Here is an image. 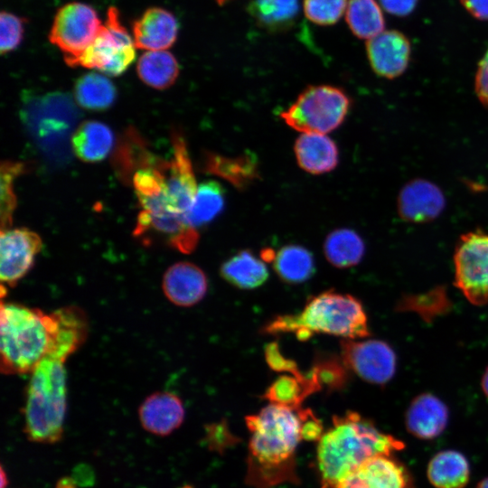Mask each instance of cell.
<instances>
[{
    "label": "cell",
    "instance_id": "obj_41",
    "mask_svg": "<svg viewBox=\"0 0 488 488\" xmlns=\"http://www.w3.org/2000/svg\"><path fill=\"white\" fill-rule=\"evenodd\" d=\"M418 2V0H380L385 11L397 16L409 14L417 6Z\"/></svg>",
    "mask_w": 488,
    "mask_h": 488
},
{
    "label": "cell",
    "instance_id": "obj_32",
    "mask_svg": "<svg viewBox=\"0 0 488 488\" xmlns=\"http://www.w3.org/2000/svg\"><path fill=\"white\" fill-rule=\"evenodd\" d=\"M78 104L89 110H105L115 101L116 88L105 76L89 72L80 77L74 87Z\"/></svg>",
    "mask_w": 488,
    "mask_h": 488
},
{
    "label": "cell",
    "instance_id": "obj_20",
    "mask_svg": "<svg viewBox=\"0 0 488 488\" xmlns=\"http://www.w3.org/2000/svg\"><path fill=\"white\" fill-rule=\"evenodd\" d=\"M448 422V408L436 396L422 393L413 399L405 416L408 431L419 439L437 437Z\"/></svg>",
    "mask_w": 488,
    "mask_h": 488
},
{
    "label": "cell",
    "instance_id": "obj_4",
    "mask_svg": "<svg viewBox=\"0 0 488 488\" xmlns=\"http://www.w3.org/2000/svg\"><path fill=\"white\" fill-rule=\"evenodd\" d=\"M261 333L270 335L291 333L300 341H306L314 333L349 340L371 335L367 314L361 301L352 295L333 290L312 296L297 314L274 317L262 327Z\"/></svg>",
    "mask_w": 488,
    "mask_h": 488
},
{
    "label": "cell",
    "instance_id": "obj_30",
    "mask_svg": "<svg viewBox=\"0 0 488 488\" xmlns=\"http://www.w3.org/2000/svg\"><path fill=\"white\" fill-rule=\"evenodd\" d=\"M315 392L317 389L307 373L303 378L281 375L267 388L263 398L270 403L298 410L303 401Z\"/></svg>",
    "mask_w": 488,
    "mask_h": 488
},
{
    "label": "cell",
    "instance_id": "obj_17",
    "mask_svg": "<svg viewBox=\"0 0 488 488\" xmlns=\"http://www.w3.org/2000/svg\"><path fill=\"white\" fill-rule=\"evenodd\" d=\"M162 288L166 298L177 306L189 307L206 295L205 273L192 262L181 261L170 266L164 274Z\"/></svg>",
    "mask_w": 488,
    "mask_h": 488
},
{
    "label": "cell",
    "instance_id": "obj_9",
    "mask_svg": "<svg viewBox=\"0 0 488 488\" xmlns=\"http://www.w3.org/2000/svg\"><path fill=\"white\" fill-rule=\"evenodd\" d=\"M455 285L474 305L488 304V233L463 234L455 249Z\"/></svg>",
    "mask_w": 488,
    "mask_h": 488
},
{
    "label": "cell",
    "instance_id": "obj_7",
    "mask_svg": "<svg viewBox=\"0 0 488 488\" xmlns=\"http://www.w3.org/2000/svg\"><path fill=\"white\" fill-rule=\"evenodd\" d=\"M351 106L350 97L338 87L309 86L280 117L287 126L302 134L324 135L343 124Z\"/></svg>",
    "mask_w": 488,
    "mask_h": 488
},
{
    "label": "cell",
    "instance_id": "obj_15",
    "mask_svg": "<svg viewBox=\"0 0 488 488\" xmlns=\"http://www.w3.org/2000/svg\"><path fill=\"white\" fill-rule=\"evenodd\" d=\"M366 52L373 71L380 77L392 80L407 70L411 46L402 33L384 30L366 42Z\"/></svg>",
    "mask_w": 488,
    "mask_h": 488
},
{
    "label": "cell",
    "instance_id": "obj_34",
    "mask_svg": "<svg viewBox=\"0 0 488 488\" xmlns=\"http://www.w3.org/2000/svg\"><path fill=\"white\" fill-rule=\"evenodd\" d=\"M307 374L318 391L340 390L349 380V370L342 357L330 352H318Z\"/></svg>",
    "mask_w": 488,
    "mask_h": 488
},
{
    "label": "cell",
    "instance_id": "obj_45",
    "mask_svg": "<svg viewBox=\"0 0 488 488\" xmlns=\"http://www.w3.org/2000/svg\"><path fill=\"white\" fill-rule=\"evenodd\" d=\"M481 387L485 397L488 399V367L485 369L483 374L481 380Z\"/></svg>",
    "mask_w": 488,
    "mask_h": 488
},
{
    "label": "cell",
    "instance_id": "obj_47",
    "mask_svg": "<svg viewBox=\"0 0 488 488\" xmlns=\"http://www.w3.org/2000/svg\"><path fill=\"white\" fill-rule=\"evenodd\" d=\"M476 488H488V477L482 480L476 486Z\"/></svg>",
    "mask_w": 488,
    "mask_h": 488
},
{
    "label": "cell",
    "instance_id": "obj_23",
    "mask_svg": "<svg viewBox=\"0 0 488 488\" xmlns=\"http://www.w3.org/2000/svg\"><path fill=\"white\" fill-rule=\"evenodd\" d=\"M71 147L75 155L83 162L96 163L110 152L114 136L104 123L88 120L82 122L71 136Z\"/></svg>",
    "mask_w": 488,
    "mask_h": 488
},
{
    "label": "cell",
    "instance_id": "obj_2",
    "mask_svg": "<svg viewBox=\"0 0 488 488\" xmlns=\"http://www.w3.org/2000/svg\"><path fill=\"white\" fill-rule=\"evenodd\" d=\"M405 444L381 432L371 420L354 411L333 417V426L318 441L317 469L322 488L337 483L371 457L391 455Z\"/></svg>",
    "mask_w": 488,
    "mask_h": 488
},
{
    "label": "cell",
    "instance_id": "obj_39",
    "mask_svg": "<svg viewBox=\"0 0 488 488\" xmlns=\"http://www.w3.org/2000/svg\"><path fill=\"white\" fill-rule=\"evenodd\" d=\"M301 422V438L306 441H319L324 435L322 421L309 408L297 410Z\"/></svg>",
    "mask_w": 488,
    "mask_h": 488
},
{
    "label": "cell",
    "instance_id": "obj_12",
    "mask_svg": "<svg viewBox=\"0 0 488 488\" xmlns=\"http://www.w3.org/2000/svg\"><path fill=\"white\" fill-rule=\"evenodd\" d=\"M341 357L349 371L372 384H386L396 372V354L380 340L343 339L341 341Z\"/></svg>",
    "mask_w": 488,
    "mask_h": 488
},
{
    "label": "cell",
    "instance_id": "obj_5",
    "mask_svg": "<svg viewBox=\"0 0 488 488\" xmlns=\"http://www.w3.org/2000/svg\"><path fill=\"white\" fill-rule=\"evenodd\" d=\"M66 361L48 355L31 372L23 408V432L31 442L56 444L63 436L67 408Z\"/></svg>",
    "mask_w": 488,
    "mask_h": 488
},
{
    "label": "cell",
    "instance_id": "obj_10",
    "mask_svg": "<svg viewBox=\"0 0 488 488\" xmlns=\"http://www.w3.org/2000/svg\"><path fill=\"white\" fill-rule=\"evenodd\" d=\"M172 145L173 158L167 170L161 199L162 213L170 222L189 225L187 216L198 187L185 139L178 131L172 133Z\"/></svg>",
    "mask_w": 488,
    "mask_h": 488
},
{
    "label": "cell",
    "instance_id": "obj_33",
    "mask_svg": "<svg viewBox=\"0 0 488 488\" xmlns=\"http://www.w3.org/2000/svg\"><path fill=\"white\" fill-rule=\"evenodd\" d=\"M224 205L225 192L222 186L212 180L203 182L197 188L187 222L191 227L198 229L213 221L223 211Z\"/></svg>",
    "mask_w": 488,
    "mask_h": 488
},
{
    "label": "cell",
    "instance_id": "obj_21",
    "mask_svg": "<svg viewBox=\"0 0 488 488\" xmlns=\"http://www.w3.org/2000/svg\"><path fill=\"white\" fill-rule=\"evenodd\" d=\"M202 170L224 179L238 190H245L259 177L258 162L251 153L226 156L207 152L202 158Z\"/></svg>",
    "mask_w": 488,
    "mask_h": 488
},
{
    "label": "cell",
    "instance_id": "obj_22",
    "mask_svg": "<svg viewBox=\"0 0 488 488\" xmlns=\"http://www.w3.org/2000/svg\"><path fill=\"white\" fill-rule=\"evenodd\" d=\"M294 151L298 165L312 174L331 172L339 162L338 147L325 135L303 133L296 140Z\"/></svg>",
    "mask_w": 488,
    "mask_h": 488
},
{
    "label": "cell",
    "instance_id": "obj_43",
    "mask_svg": "<svg viewBox=\"0 0 488 488\" xmlns=\"http://www.w3.org/2000/svg\"><path fill=\"white\" fill-rule=\"evenodd\" d=\"M72 477V476H71ZM74 481L79 482L80 484L89 485V482H93V474L86 465H80L74 470L73 477Z\"/></svg>",
    "mask_w": 488,
    "mask_h": 488
},
{
    "label": "cell",
    "instance_id": "obj_35",
    "mask_svg": "<svg viewBox=\"0 0 488 488\" xmlns=\"http://www.w3.org/2000/svg\"><path fill=\"white\" fill-rule=\"evenodd\" d=\"M25 170L23 163L4 162L1 164V230L9 229L16 205L14 179Z\"/></svg>",
    "mask_w": 488,
    "mask_h": 488
},
{
    "label": "cell",
    "instance_id": "obj_19",
    "mask_svg": "<svg viewBox=\"0 0 488 488\" xmlns=\"http://www.w3.org/2000/svg\"><path fill=\"white\" fill-rule=\"evenodd\" d=\"M178 23L172 13L151 7L133 23L134 44L138 49L165 51L177 37Z\"/></svg>",
    "mask_w": 488,
    "mask_h": 488
},
{
    "label": "cell",
    "instance_id": "obj_26",
    "mask_svg": "<svg viewBox=\"0 0 488 488\" xmlns=\"http://www.w3.org/2000/svg\"><path fill=\"white\" fill-rule=\"evenodd\" d=\"M298 11V0H251L248 5V12L255 23L269 32L289 29Z\"/></svg>",
    "mask_w": 488,
    "mask_h": 488
},
{
    "label": "cell",
    "instance_id": "obj_40",
    "mask_svg": "<svg viewBox=\"0 0 488 488\" xmlns=\"http://www.w3.org/2000/svg\"><path fill=\"white\" fill-rule=\"evenodd\" d=\"M474 90L481 103L488 107V50L478 63Z\"/></svg>",
    "mask_w": 488,
    "mask_h": 488
},
{
    "label": "cell",
    "instance_id": "obj_18",
    "mask_svg": "<svg viewBox=\"0 0 488 488\" xmlns=\"http://www.w3.org/2000/svg\"><path fill=\"white\" fill-rule=\"evenodd\" d=\"M140 423L145 430L165 436L183 422L185 412L181 399L169 391L152 393L138 408Z\"/></svg>",
    "mask_w": 488,
    "mask_h": 488
},
{
    "label": "cell",
    "instance_id": "obj_14",
    "mask_svg": "<svg viewBox=\"0 0 488 488\" xmlns=\"http://www.w3.org/2000/svg\"><path fill=\"white\" fill-rule=\"evenodd\" d=\"M334 488H412V481L400 462L380 455L362 463Z\"/></svg>",
    "mask_w": 488,
    "mask_h": 488
},
{
    "label": "cell",
    "instance_id": "obj_29",
    "mask_svg": "<svg viewBox=\"0 0 488 488\" xmlns=\"http://www.w3.org/2000/svg\"><path fill=\"white\" fill-rule=\"evenodd\" d=\"M137 74L146 85L164 89L174 84L179 74L174 56L166 51H148L137 62Z\"/></svg>",
    "mask_w": 488,
    "mask_h": 488
},
{
    "label": "cell",
    "instance_id": "obj_6",
    "mask_svg": "<svg viewBox=\"0 0 488 488\" xmlns=\"http://www.w3.org/2000/svg\"><path fill=\"white\" fill-rule=\"evenodd\" d=\"M23 119L36 145L52 160L69 157V139L79 114L69 96L49 93L31 101Z\"/></svg>",
    "mask_w": 488,
    "mask_h": 488
},
{
    "label": "cell",
    "instance_id": "obj_38",
    "mask_svg": "<svg viewBox=\"0 0 488 488\" xmlns=\"http://www.w3.org/2000/svg\"><path fill=\"white\" fill-rule=\"evenodd\" d=\"M264 354L268 367L274 371L287 372L299 378L305 376V373L299 370L294 360L283 355L277 343L272 342L267 343L265 347Z\"/></svg>",
    "mask_w": 488,
    "mask_h": 488
},
{
    "label": "cell",
    "instance_id": "obj_31",
    "mask_svg": "<svg viewBox=\"0 0 488 488\" xmlns=\"http://www.w3.org/2000/svg\"><path fill=\"white\" fill-rule=\"evenodd\" d=\"M345 13L349 28L360 39L368 41L384 31L383 14L376 0H349Z\"/></svg>",
    "mask_w": 488,
    "mask_h": 488
},
{
    "label": "cell",
    "instance_id": "obj_13",
    "mask_svg": "<svg viewBox=\"0 0 488 488\" xmlns=\"http://www.w3.org/2000/svg\"><path fill=\"white\" fill-rule=\"evenodd\" d=\"M42 240L26 228L1 230L0 278L2 286H14L33 267Z\"/></svg>",
    "mask_w": 488,
    "mask_h": 488
},
{
    "label": "cell",
    "instance_id": "obj_1",
    "mask_svg": "<svg viewBox=\"0 0 488 488\" xmlns=\"http://www.w3.org/2000/svg\"><path fill=\"white\" fill-rule=\"evenodd\" d=\"M245 419L251 434L248 482L264 488L296 481L295 453L302 439L297 410L270 403Z\"/></svg>",
    "mask_w": 488,
    "mask_h": 488
},
{
    "label": "cell",
    "instance_id": "obj_25",
    "mask_svg": "<svg viewBox=\"0 0 488 488\" xmlns=\"http://www.w3.org/2000/svg\"><path fill=\"white\" fill-rule=\"evenodd\" d=\"M427 474L436 488H464L469 481L470 466L463 454L445 450L429 461Z\"/></svg>",
    "mask_w": 488,
    "mask_h": 488
},
{
    "label": "cell",
    "instance_id": "obj_49",
    "mask_svg": "<svg viewBox=\"0 0 488 488\" xmlns=\"http://www.w3.org/2000/svg\"><path fill=\"white\" fill-rule=\"evenodd\" d=\"M183 488H190V487H183Z\"/></svg>",
    "mask_w": 488,
    "mask_h": 488
},
{
    "label": "cell",
    "instance_id": "obj_16",
    "mask_svg": "<svg viewBox=\"0 0 488 488\" xmlns=\"http://www.w3.org/2000/svg\"><path fill=\"white\" fill-rule=\"evenodd\" d=\"M399 217L413 223H425L436 219L446 206L441 189L425 179L407 183L398 196Z\"/></svg>",
    "mask_w": 488,
    "mask_h": 488
},
{
    "label": "cell",
    "instance_id": "obj_42",
    "mask_svg": "<svg viewBox=\"0 0 488 488\" xmlns=\"http://www.w3.org/2000/svg\"><path fill=\"white\" fill-rule=\"evenodd\" d=\"M465 9L474 18L488 20V0H460Z\"/></svg>",
    "mask_w": 488,
    "mask_h": 488
},
{
    "label": "cell",
    "instance_id": "obj_24",
    "mask_svg": "<svg viewBox=\"0 0 488 488\" xmlns=\"http://www.w3.org/2000/svg\"><path fill=\"white\" fill-rule=\"evenodd\" d=\"M220 272L223 279L239 289L258 287L268 277L264 261L248 249L240 250L226 259Z\"/></svg>",
    "mask_w": 488,
    "mask_h": 488
},
{
    "label": "cell",
    "instance_id": "obj_46",
    "mask_svg": "<svg viewBox=\"0 0 488 488\" xmlns=\"http://www.w3.org/2000/svg\"><path fill=\"white\" fill-rule=\"evenodd\" d=\"M1 479H2V483H1V488H5L8 481L6 480L5 478V473L4 471V468L3 466H1Z\"/></svg>",
    "mask_w": 488,
    "mask_h": 488
},
{
    "label": "cell",
    "instance_id": "obj_27",
    "mask_svg": "<svg viewBox=\"0 0 488 488\" xmlns=\"http://www.w3.org/2000/svg\"><path fill=\"white\" fill-rule=\"evenodd\" d=\"M272 264L278 277L291 285L305 282L315 271L313 254L300 245L282 247L276 253Z\"/></svg>",
    "mask_w": 488,
    "mask_h": 488
},
{
    "label": "cell",
    "instance_id": "obj_8",
    "mask_svg": "<svg viewBox=\"0 0 488 488\" xmlns=\"http://www.w3.org/2000/svg\"><path fill=\"white\" fill-rule=\"evenodd\" d=\"M135 44L121 23L118 11L111 6L92 43L69 65L97 69L109 76H119L136 58Z\"/></svg>",
    "mask_w": 488,
    "mask_h": 488
},
{
    "label": "cell",
    "instance_id": "obj_44",
    "mask_svg": "<svg viewBox=\"0 0 488 488\" xmlns=\"http://www.w3.org/2000/svg\"><path fill=\"white\" fill-rule=\"evenodd\" d=\"M56 488H77V486L72 477H63L58 481Z\"/></svg>",
    "mask_w": 488,
    "mask_h": 488
},
{
    "label": "cell",
    "instance_id": "obj_48",
    "mask_svg": "<svg viewBox=\"0 0 488 488\" xmlns=\"http://www.w3.org/2000/svg\"><path fill=\"white\" fill-rule=\"evenodd\" d=\"M219 5H223L229 0H216Z\"/></svg>",
    "mask_w": 488,
    "mask_h": 488
},
{
    "label": "cell",
    "instance_id": "obj_3",
    "mask_svg": "<svg viewBox=\"0 0 488 488\" xmlns=\"http://www.w3.org/2000/svg\"><path fill=\"white\" fill-rule=\"evenodd\" d=\"M0 316L2 373H31L56 348L61 330L59 311L46 314L2 299Z\"/></svg>",
    "mask_w": 488,
    "mask_h": 488
},
{
    "label": "cell",
    "instance_id": "obj_37",
    "mask_svg": "<svg viewBox=\"0 0 488 488\" xmlns=\"http://www.w3.org/2000/svg\"><path fill=\"white\" fill-rule=\"evenodd\" d=\"M0 52L5 54L14 50L21 42L23 33V19L3 11L0 16Z\"/></svg>",
    "mask_w": 488,
    "mask_h": 488
},
{
    "label": "cell",
    "instance_id": "obj_28",
    "mask_svg": "<svg viewBox=\"0 0 488 488\" xmlns=\"http://www.w3.org/2000/svg\"><path fill=\"white\" fill-rule=\"evenodd\" d=\"M326 259L334 267L346 268L359 264L365 252L361 236L351 229H336L330 232L324 243Z\"/></svg>",
    "mask_w": 488,
    "mask_h": 488
},
{
    "label": "cell",
    "instance_id": "obj_11",
    "mask_svg": "<svg viewBox=\"0 0 488 488\" xmlns=\"http://www.w3.org/2000/svg\"><path fill=\"white\" fill-rule=\"evenodd\" d=\"M102 25L92 6L69 3L57 11L49 40L63 52L69 65L92 43Z\"/></svg>",
    "mask_w": 488,
    "mask_h": 488
},
{
    "label": "cell",
    "instance_id": "obj_36",
    "mask_svg": "<svg viewBox=\"0 0 488 488\" xmlns=\"http://www.w3.org/2000/svg\"><path fill=\"white\" fill-rule=\"evenodd\" d=\"M347 0H304L306 18L319 25H331L338 22L347 8Z\"/></svg>",
    "mask_w": 488,
    "mask_h": 488
}]
</instances>
